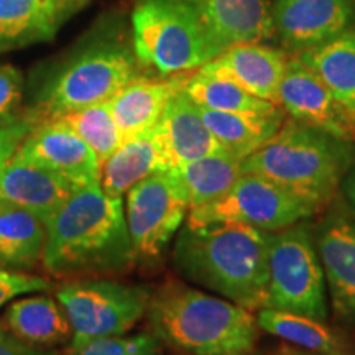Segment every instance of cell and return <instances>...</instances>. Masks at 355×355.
I'll return each instance as SVG.
<instances>
[{
    "mask_svg": "<svg viewBox=\"0 0 355 355\" xmlns=\"http://www.w3.org/2000/svg\"><path fill=\"white\" fill-rule=\"evenodd\" d=\"M345 144L306 123L286 122L261 148L242 159V171L268 178L321 212L336 198L350 168Z\"/></svg>",
    "mask_w": 355,
    "mask_h": 355,
    "instance_id": "277c9868",
    "label": "cell"
},
{
    "mask_svg": "<svg viewBox=\"0 0 355 355\" xmlns=\"http://www.w3.org/2000/svg\"><path fill=\"white\" fill-rule=\"evenodd\" d=\"M135 53L119 43H96L53 71L26 110L35 123L51 121L74 110L104 104L117 91L139 78Z\"/></svg>",
    "mask_w": 355,
    "mask_h": 355,
    "instance_id": "5b68a950",
    "label": "cell"
},
{
    "mask_svg": "<svg viewBox=\"0 0 355 355\" xmlns=\"http://www.w3.org/2000/svg\"><path fill=\"white\" fill-rule=\"evenodd\" d=\"M89 0H0V51L50 42Z\"/></svg>",
    "mask_w": 355,
    "mask_h": 355,
    "instance_id": "d6986e66",
    "label": "cell"
},
{
    "mask_svg": "<svg viewBox=\"0 0 355 355\" xmlns=\"http://www.w3.org/2000/svg\"><path fill=\"white\" fill-rule=\"evenodd\" d=\"M255 319L259 329L295 347L311 350V352L347 350L343 337L332 331L329 326H326L321 319L272 308L259 309Z\"/></svg>",
    "mask_w": 355,
    "mask_h": 355,
    "instance_id": "484cf974",
    "label": "cell"
},
{
    "mask_svg": "<svg viewBox=\"0 0 355 355\" xmlns=\"http://www.w3.org/2000/svg\"><path fill=\"white\" fill-rule=\"evenodd\" d=\"M168 166L153 130L123 140L101 165V188L105 194L123 198L139 181Z\"/></svg>",
    "mask_w": 355,
    "mask_h": 355,
    "instance_id": "603a6c76",
    "label": "cell"
},
{
    "mask_svg": "<svg viewBox=\"0 0 355 355\" xmlns=\"http://www.w3.org/2000/svg\"><path fill=\"white\" fill-rule=\"evenodd\" d=\"M137 263L123 198L105 194L101 183L74 191L46 222L43 270L56 278H102Z\"/></svg>",
    "mask_w": 355,
    "mask_h": 355,
    "instance_id": "6da1fadb",
    "label": "cell"
},
{
    "mask_svg": "<svg viewBox=\"0 0 355 355\" xmlns=\"http://www.w3.org/2000/svg\"><path fill=\"white\" fill-rule=\"evenodd\" d=\"M193 13L214 55L235 43H259L273 35L268 0H180Z\"/></svg>",
    "mask_w": 355,
    "mask_h": 355,
    "instance_id": "4fadbf2b",
    "label": "cell"
},
{
    "mask_svg": "<svg viewBox=\"0 0 355 355\" xmlns=\"http://www.w3.org/2000/svg\"><path fill=\"white\" fill-rule=\"evenodd\" d=\"M37 125L32 119L26 117L25 121L19 123H13L10 127L0 128V171L3 170V166L10 162L13 155H15L21 141L25 140V137L28 135L30 130Z\"/></svg>",
    "mask_w": 355,
    "mask_h": 355,
    "instance_id": "d6a6232c",
    "label": "cell"
},
{
    "mask_svg": "<svg viewBox=\"0 0 355 355\" xmlns=\"http://www.w3.org/2000/svg\"><path fill=\"white\" fill-rule=\"evenodd\" d=\"M146 316L162 343L188 355H248L259 340L252 311L181 282L153 290Z\"/></svg>",
    "mask_w": 355,
    "mask_h": 355,
    "instance_id": "3957f363",
    "label": "cell"
},
{
    "mask_svg": "<svg viewBox=\"0 0 355 355\" xmlns=\"http://www.w3.org/2000/svg\"><path fill=\"white\" fill-rule=\"evenodd\" d=\"M318 211L309 202L273 183L268 178L243 173L225 196L188 212L189 224L235 222L277 232L306 222Z\"/></svg>",
    "mask_w": 355,
    "mask_h": 355,
    "instance_id": "30bf717a",
    "label": "cell"
},
{
    "mask_svg": "<svg viewBox=\"0 0 355 355\" xmlns=\"http://www.w3.org/2000/svg\"><path fill=\"white\" fill-rule=\"evenodd\" d=\"M123 207L137 261H155L183 227L189 199L175 168H165L133 186Z\"/></svg>",
    "mask_w": 355,
    "mask_h": 355,
    "instance_id": "9c48e42d",
    "label": "cell"
},
{
    "mask_svg": "<svg viewBox=\"0 0 355 355\" xmlns=\"http://www.w3.org/2000/svg\"><path fill=\"white\" fill-rule=\"evenodd\" d=\"M313 234L332 311L339 319L355 321V219L334 211Z\"/></svg>",
    "mask_w": 355,
    "mask_h": 355,
    "instance_id": "9a60e30c",
    "label": "cell"
},
{
    "mask_svg": "<svg viewBox=\"0 0 355 355\" xmlns=\"http://www.w3.org/2000/svg\"><path fill=\"white\" fill-rule=\"evenodd\" d=\"M55 121L63 122L74 133H78L89 145V148L96 153L101 165L123 141L121 130L115 125L112 114H110L107 102L60 115Z\"/></svg>",
    "mask_w": 355,
    "mask_h": 355,
    "instance_id": "f1b7e54d",
    "label": "cell"
},
{
    "mask_svg": "<svg viewBox=\"0 0 355 355\" xmlns=\"http://www.w3.org/2000/svg\"><path fill=\"white\" fill-rule=\"evenodd\" d=\"M78 189L68 178L15 157L0 171V199L32 212L44 224Z\"/></svg>",
    "mask_w": 355,
    "mask_h": 355,
    "instance_id": "ac0fdd59",
    "label": "cell"
},
{
    "mask_svg": "<svg viewBox=\"0 0 355 355\" xmlns=\"http://www.w3.org/2000/svg\"><path fill=\"white\" fill-rule=\"evenodd\" d=\"M13 157L55 171L79 188L101 183V163L96 153L78 133L55 119L37 123Z\"/></svg>",
    "mask_w": 355,
    "mask_h": 355,
    "instance_id": "7c38bea8",
    "label": "cell"
},
{
    "mask_svg": "<svg viewBox=\"0 0 355 355\" xmlns=\"http://www.w3.org/2000/svg\"><path fill=\"white\" fill-rule=\"evenodd\" d=\"M278 105L295 121L350 141L355 123L322 79L300 58H290L278 89Z\"/></svg>",
    "mask_w": 355,
    "mask_h": 355,
    "instance_id": "8fae6325",
    "label": "cell"
},
{
    "mask_svg": "<svg viewBox=\"0 0 355 355\" xmlns=\"http://www.w3.org/2000/svg\"><path fill=\"white\" fill-rule=\"evenodd\" d=\"M298 58L322 79L355 123V30L301 51Z\"/></svg>",
    "mask_w": 355,
    "mask_h": 355,
    "instance_id": "cb8c5ba5",
    "label": "cell"
},
{
    "mask_svg": "<svg viewBox=\"0 0 355 355\" xmlns=\"http://www.w3.org/2000/svg\"><path fill=\"white\" fill-rule=\"evenodd\" d=\"M53 288L50 278L40 275L13 272L0 266V308L28 293H46Z\"/></svg>",
    "mask_w": 355,
    "mask_h": 355,
    "instance_id": "1f68e13d",
    "label": "cell"
},
{
    "mask_svg": "<svg viewBox=\"0 0 355 355\" xmlns=\"http://www.w3.org/2000/svg\"><path fill=\"white\" fill-rule=\"evenodd\" d=\"M46 224L26 209L0 199V266L30 273L43 266Z\"/></svg>",
    "mask_w": 355,
    "mask_h": 355,
    "instance_id": "44dd1931",
    "label": "cell"
},
{
    "mask_svg": "<svg viewBox=\"0 0 355 355\" xmlns=\"http://www.w3.org/2000/svg\"><path fill=\"white\" fill-rule=\"evenodd\" d=\"M265 308L326 321L329 295L314 234L306 222L270 234Z\"/></svg>",
    "mask_w": 355,
    "mask_h": 355,
    "instance_id": "8992f818",
    "label": "cell"
},
{
    "mask_svg": "<svg viewBox=\"0 0 355 355\" xmlns=\"http://www.w3.org/2000/svg\"><path fill=\"white\" fill-rule=\"evenodd\" d=\"M270 234L235 222H186L176 234L173 265L193 285L254 313L265 308Z\"/></svg>",
    "mask_w": 355,
    "mask_h": 355,
    "instance_id": "7a4b0ae2",
    "label": "cell"
},
{
    "mask_svg": "<svg viewBox=\"0 0 355 355\" xmlns=\"http://www.w3.org/2000/svg\"><path fill=\"white\" fill-rule=\"evenodd\" d=\"M152 288L128 285L107 278H76L56 288V300L64 309L73 339L68 350L89 340L125 334L145 316Z\"/></svg>",
    "mask_w": 355,
    "mask_h": 355,
    "instance_id": "ba28073f",
    "label": "cell"
},
{
    "mask_svg": "<svg viewBox=\"0 0 355 355\" xmlns=\"http://www.w3.org/2000/svg\"><path fill=\"white\" fill-rule=\"evenodd\" d=\"M153 133L170 168L224 152L204 123L199 105L183 87L178 89L168 102Z\"/></svg>",
    "mask_w": 355,
    "mask_h": 355,
    "instance_id": "2e32d148",
    "label": "cell"
},
{
    "mask_svg": "<svg viewBox=\"0 0 355 355\" xmlns=\"http://www.w3.org/2000/svg\"><path fill=\"white\" fill-rule=\"evenodd\" d=\"M183 84L181 78L158 81L139 76L115 92L107 105L122 139L128 140L153 130L168 102Z\"/></svg>",
    "mask_w": 355,
    "mask_h": 355,
    "instance_id": "ffe728a7",
    "label": "cell"
},
{
    "mask_svg": "<svg viewBox=\"0 0 355 355\" xmlns=\"http://www.w3.org/2000/svg\"><path fill=\"white\" fill-rule=\"evenodd\" d=\"M0 355H66L56 349H43L26 344L3 322H0Z\"/></svg>",
    "mask_w": 355,
    "mask_h": 355,
    "instance_id": "836d02e7",
    "label": "cell"
},
{
    "mask_svg": "<svg viewBox=\"0 0 355 355\" xmlns=\"http://www.w3.org/2000/svg\"><path fill=\"white\" fill-rule=\"evenodd\" d=\"M24 76L15 66L0 64V128L10 127L28 117L21 107Z\"/></svg>",
    "mask_w": 355,
    "mask_h": 355,
    "instance_id": "4dcf8cb0",
    "label": "cell"
},
{
    "mask_svg": "<svg viewBox=\"0 0 355 355\" xmlns=\"http://www.w3.org/2000/svg\"><path fill=\"white\" fill-rule=\"evenodd\" d=\"M137 61L173 76L214 60L206 35L180 0H140L132 13Z\"/></svg>",
    "mask_w": 355,
    "mask_h": 355,
    "instance_id": "52a82bcc",
    "label": "cell"
},
{
    "mask_svg": "<svg viewBox=\"0 0 355 355\" xmlns=\"http://www.w3.org/2000/svg\"><path fill=\"white\" fill-rule=\"evenodd\" d=\"M354 20L350 0H277L273 33L290 50L304 51L347 32Z\"/></svg>",
    "mask_w": 355,
    "mask_h": 355,
    "instance_id": "5bb4252c",
    "label": "cell"
},
{
    "mask_svg": "<svg viewBox=\"0 0 355 355\" xmlns=\"http://www.w3.org/2000/svg\"><path fill=\"white\" fill-rule=\"evenodd\" d=\"M159 344L153 332L133 336H110L89 340L81 347L68 350L66 355H158Z\"/></svg>",
    "mask_w": 355,
    "mask_h": 355,
    "instance_id": "f546056e",
    "label": "cell"
},
{
    "mask_svg": "<svg viewBox=\"0 0 355 355\" xmlns=\"http://www.w3.org/2000/svg\"><path fill=\"white\" fill-rule=\"evenodd\" d=\"M285 53L260 43H235L199 69L227 78L260 99L278 105V89L285 74Z\"/></svg>",
    "mask_w": 355,
    "mask_h": 355,
    "instance_id": "e0dca14e",
    "label": "cell"
},
{
    "mask_svg": "<svg viewBox=\"0 0 355 355\" xmlns=\"http://www.w3.org/2000/svg\"><path fill=\"white\" fill-rule=\"evenodd\" d=\"M189 199V211L207 206L229 193L243 175L242 159L222 152L175 168Z\"/></svg>",
    "mask_w": 355,
    "mask_h": 355,
    "instance_id": "4316f807",
    "label": "cell"
},
{
    "mask_svg": "<svg viewBox=\"0 0 355 355\" xmlns=\"http://www.w3.org/2000/svg\"><path fill=\"white\" fill-rule=\"evenodd\" d=\"M183 89L199 107L204 109L259 115L282 112L279 105L273 102L260 99L230 79L216 76L202 69H198V73H194L193 76L186 78Z\"/></svg>",
    "mask_w": 355,
    "mask_h": 355,
    "instance_id": "83f0119b",
    "label": "cell"
},
{
    "mask_svg": "<svg viewBox=\"0 0 355 355\" xmlns=\"http://www.w3.org/2000/svg\"><path fill=\"white\" fill-rule=\"evenodd\" d=\"M277 355H352L347 350H337V352H311L290 344H282L277 350Z\"/></svg>",
    "mask_w": 355,
    "mask_h": 355,
    "instance_id": "d590c367",
    "label": "cell"
},
{
    "mask_svg": "<svg viewBox=\"0 0 355 355\" xmlns=\"http://www.w3.org/2000/svg\"><path fill=\"white\" fill-rule=\"evenodd\" d=\"M340 191H343L349 209L355 214V165H350L347 173H345Z\"/></svg>",
    "mask_w": 355,
    "mask_h": 355,
    "instance_id": "e575fe53",
    "label": "cell"
},
{
    "mask_svg": "<svg viewBox=\"0 0 355 355\" xmlns=\"http://www.w3.org/2000/svg\"><path fill=\"white\" fill-rule=\"evenodd\" d=\"M202 121L225 153L245 159L277 135L283 125V114H234L199 107Z\"/></svg>",
    "mask_w": 355,
    "mask_h": 355,
    "instance_id": "d4e9b609",
    "label": "cell"
},
{
    "mask_svg": "<svg viewBox=\"0 0 355 355\" xmlns=\"http://www.w3.org/2000/svg\"><path fill=\"white\" fill-rule=\"evenodd\" d=\"M248 355H254V352H252V354H248Z\"/></svg>",
    "mask_w": 355,
    "mask_h": 355,
    "instance_id": "8d00e7d4",
    "label": "cell"
},
{
    "mask_svg": "<svg viewBox=\"0 0 355 355\" xmlns=\"http://www.w3.org/2000/svg\"><path fill=\"white\" fill-rule=\"evenodd\" d=\"M3 324L26 344L43 349L71 343L73 327L58 300L48 295L13 301L3 314Z\"/></svg>",
    "mask_w": 355,
    "mask_h": 355,
    "instance_id": "7402d4cb",
    "label": "cell"
}]
</instances>
